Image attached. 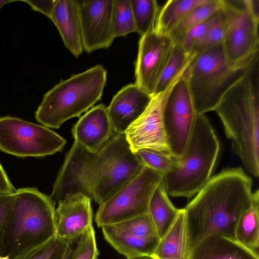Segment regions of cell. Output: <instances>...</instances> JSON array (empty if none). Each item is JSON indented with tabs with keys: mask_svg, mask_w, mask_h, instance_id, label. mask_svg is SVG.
Listing matches in <instances>:
<instances>
[{
	"mask_svg": "<svg viewBox=\"0 0 259 259\" xmlns=\"http://www.w3.org/2000/svg\"><path fill=\"white\" fill-rule=\"evenodd\" d=\"M252 186L241 167L224 169L210 178L184 208L189 253L209 235L235 240L239 219L252 204Z\"/></svg>",
	"mask_w": 259,
	"mask_h": 259,
	"instance_id": "obj_1",
	"label": "cell"
},
{
	"mask_svg": "<svg viewBox=\"0 0 259 259\" xmlns=\"http://www.w3.org/2000/svg\"><path fill=\"white\" fill-rule=\"evenodd\" d=\"M258 58L215 108L232 150L250 175L259 176Z\"/></svg>",
	"mask_w": 259,
	"mask_h": 259,
	"instance_id": "obj_2",
	"label": "cell"
},
{
	"mask_svg": "<svg viewBox=\"0 0 259 259\" xmlns=\"http://www.w3.org/2000/svg\"><path fill=\"white\" fill-rule=\"evenodd\" d=\"M0 237V256L14 259L56 237L55 203L35 188L17 189Z\"/></svg>",
	"mask_w": 259,
	"mask_h": 259,
	"instance_id": "obj_3",
	"label": "cell"
},
{
	"mask_svg": "<svg viewBox=\"0 0 259 259\" xmlns=\"http://www.w3.org/2000/svg\"><path fill=\"white\" fill-rule=\"evenodd\" d=\"M258 53L236 64L230 63L222 43L196 54L186 75L197 115L214 111L225 94L250 69Z\"/></svg>",
	"mask_w": 259,
	"mask_h": 259,
	"instance_id": "obj_4",
	"label": "cell"
},
{
	"mask_svg": "<svg viewBox=\"0 0 259 259\" xmlns=\"http://www.w3.org/2000/svg\"><path fill=\"white\" fill-rule=\"evenodd\" d=\"M220 151V143L207 118L197 115L182 156L164 176L168 195L190 198L196 195L211 178Z\"/></svg>",
	"mask_w": 259,
	"mask_h": 259,
	"instance_id": "obj_5",
	"label": "cell"
},
{
	"mask_svg": "<svg viewBox=\"0 0 259 259\" xmlns=\"http://www.w3.org/2000/svg\"><path fill=\"white\" fill-rule=\"evenodd\" d=\"M121 135L115 134L96 153L74 142L53 186L51 200L55 203L68 196L82 194L100 204L104 182Z\"/></svg>",
	"mask_w": 259,
	"mask_h": 259,
	"instance_id": "obj_6",
	"label": "cell"
},
{
	"mask_svg": "<svg viewBox=\"0 0 259 259\" xmlns=\"http://www.w3.org/2000/svg\"><path fill=\"white\" fill-rule=\"evenodd\" d=\"M106 80V69L97 65L61 81L44 95L35 112L36 120L47 127L59 128L101 100Z\"/></svg>",
	"mask_w": 259,
	"mask_h": 259,
	"instance_id": "obj_7",
	"label": "cell"
},
{
	"mask_svg": "<svg viewBox=\"0 0 259 259\" xmlns=\"http://www.w3.org/2000/svg\"><path fill=\"white\" fill-rule=\"evenodd\" d=\"M163 176L144 166L135 178L99 204L95 218L97 226L102 228L148 213L150 198Z\"/></svg>",
	"mask_w": 259,
	"mask_h": 259,
	"instance_id": "obj_8",
	"label": "cell"
},
{
	"mask_svg": "<svg viewBox=\"0 0 259 259\" xmlns=\"http://www.w3.org/2000/svg\"><path fill=\"white\" fill-rule=\"evenodd\" d=\"M66 142L49 127L17 117L0 118V150L20 157H44L62 150Z\"/></svg>",
	"mask_w": 259,
	"mask_h": 259,
	"instance_id": "obj_9",
	"label": "cell"
},
{
	"mask_svg": "<svg viewBox=\"0 0 259 259\" xmlns=\"http://www.w3.org/2000/svg\"><path fill=\"white\" fill-rule=\"evenodd\" d=\"M186 73L171 89L163 108L164 130L170 154L175 159L182 156L197 116Z\"/></svg>",
	"mask_w": 259,
	"mask_h": 259,
	"instance_id": "obj_10",
	"label": "cell"
},
{
	"mask_svg": "<svg viewBox=\"0 0 259 259\" xmlns=\"http://www.w3.org/2000/svg\"><path fill=\"white\" fill-rule=\"evenodd\" d=\"M225 3L228 19L222 44L229 62L236 64L258 53L259 16L251 11L247 0Z\"/></svg>",
	"mask_w": 259,
	"mask_h": 259,
	"instance_id": "obj_11",
	"label": "cell"
},
{
	"mask_svg": "<svg viewBox=\"0 0 259 259\" xmlns=\"http://www.w3.org/2000/svg\"><path fill=\"white\" fill-rule=\"evenodd\" d=\"M175 83L164 92L152 96L143 113L125 132L126 139L134 152L140 149H148L171 155L163 113L165 102Z\"/></svg>",
	"mask_w": 259,
	"mask_h": 259,
	"instance_id": "obj_12",
	"label": "cell"
},
{
	"mask_svg": "<svg viewBox=\"0 0 259 259\" xmlns=\"http://www.w3.org/2000/svg\"><path fill=\"white\" fill-rule=\"evenodd\" d=\"M175 45L169 35L154 30L141 36L135 65V84L153 96Z\"/></svg>",
	"mask_w": 259,
	"mask_h": 259,
	"instance_id": "obj_13",
	"label": "cell"
},
{
	"mask_svg": "<svg viewBox=\"0 0 259 259\" xmlns=\"http://www.w3.org/2000/svg\"><path fill=\"white\" fill-rule=\"evenodd\" d=\"M83 49L91 53L110 47L115 38L112 24L113 0H77Z\"/></svg>",
	"mask_w": 259,
	"mask_h": 259,
	"instance_id": "obj_14",
	"label": "cell"
},
{
	"mask_svg": "<svg viewBox=\"0 0 259 259\" xmlns=\"http://www.w3.org/2000/svg\"><path fill=\"white\" fill-rule=\"evenodd\" d=\"M91 199L82 194L68 196L58 202L55 210L56 237L76 243L92 225Z\"/></svg>",
	"mask_w": 259,
	"mask_h": 259,
	"instance_id": "obj_15",
	"label": "cell"
},
{
	"mask_svg": "<svg viewBox=\"0 0 259 259\" xmlns=\"http://www.w3.org/2000/svg\"><path fill=\"white\" fill-rule=\"evenodd\" d=\"M152 96L135 83L122 88L113 97L107 107L115 134H123L143 113Z\"/></svg>",
	"mask_w": 259,
	"mask_h": 259,
	"instance_id": "obj_16",
	"label": "cell"
},
{
	"mask_svg": "<svg viewBox=\"0 0 259 259\" xmlns=\"http://www.w3.org/2000/svg\"><path fill=\"white\" fill-rule=\"evenodd\" d=\"M74 142L88 151L96 153L115 134L107 107L97 105L82 116L72 129Z\"/></svg>",
	"mask_w": 259,
	"mask_h": 259,
	"instance_id": "obj_17",
	"label": "cell"
},
{
	"mask_svg": "<svg viewBox=\"0 0 259 259\" xmlns=\"http://www.w3.org/2000/svg\"><path fill=\"white\" fill-rule=\"evenodd\" d=\"M50 19L57 27L65 47L76 57L83 50L77 0H57Z\"/></svg>",
	"mask_w": 259,
	"mask_h": 259,
	"instance_id": "obj_18",
	"label": "cell"
},
{
	"mask_svg": "<svg viewBox=\"0 0 259 259\" xmlns=\"http://www.w3.org/2000/svg\"><path fill=\"white\" fill-rule=\"evenodd\" d=\"M188 259H259V256L235 239L212 235L196 245Z\"/></svg>",
	"mask_w": 259,
	"mask_h": 259,
	"instance_id": "obj_19",
	"label": "cell"
},
{
	"mask_svg": "<svg viewBox=\"0 0 259 259\" xmlns=\"http://www.w3.org/2000/svg\"><path fill=\"white\" fill-rule=\"evenodd\" d=\"M101 228L105 240L126 258L151 257L160 239L140 237L120 231L113 225L105 226Z\"/></svg>",
	"mask_w": 259,
	"mask_h": 259,
	"instance_id": "obj_20",
	"label": "cell"
},
{
	"mask_svg": "<svg viewBox=\"0 0 259 259\" xmlns=\"http://www.w3.org/2000/svg\"><path fill=\"white\" fill-rule=\"evenodd\" d=\"M188 235L184 208L180 209L174 223L159 239L151 257L153 259H188Z\"/></svg>",
	"mask_w": 259,
	"mask_h": 259,
	"instance_id": "obj_21",
	"label": "cell"
},
{
	"mask_svg": "<svg viewBox=\"0 0 259 259\" xmlns=\"http://www.w3.org/2000/svg\"><path fill=\"white\" fill-rule=\"evenodd\" d=\"M180 209L169 200L162 180L152 195L148 206V214L159 238L170 227Z\"/></svg>",
	"mask_w": 259,
	"mask_h": 259,
	"instance_id": "obj_22",
	"label": "cell"
},
{
	"mask_svg": "<svg viewBox=\"0 0 259 259\" xmlns=\"http://www.w3.org/2000/svg\"><path fill=\"white\" fill-rule=\"evenodd\" d=\"M235 240L242 245L258 255L259 191L253 192L250 206L241 215L235 229Z\"/></svg>",
	"mask_w": 259,
	"mask_h": 259,
	"instance_id": "obj_23",
	"label": "cell"
},
{
	"mask_svg": "<svg viewBox=\"0 0 259 259\" xmlns=\"http://www.w3.org/2000/svg\"><path fill=\"white\" fill-rule=\"evenodd\" d=\"M207 0H169L160 9L154 31L169 35L181 20L192 9Z\"/></svg>",
	"mask_w": 259,
	"mask_h": 259,
	"instance_id": "obj_24",
	"label": "cell"
},
{
	"mask_svg": "<svg viewBox=\"0 0 259 259\" xmlns=\"http://www.w3.org/2000/svg\"><path fill=\"white\" fill-rule=\"evenodd\" d=\"M196 55V54L188 53L180 44L175 43L153 96L164 92L182 77Z\"/></svg>",
	"mask_w": 259,
	"mask_h": 259,
	"instance_id": "obj_25",
	"label": "cell"
},
{
	"mask_svg": "<svg viewBox=\"0 0 259 259\" xmlns=\"http://www.w3.org/2000/svg\"><path fill=\"white\" fill-rule=\"evenodd\" d=\"M223 5V0H207L197 6L186 15L169 35L175 43L180 42L189 29L211 17Z\"/></svg>",
	"mask_w": 259,
	"mask_h": 259,
	"instance_id": "obj_26",
	"label": "cell"
},
{
	"mask_svg": "<svg viewBox=\"0 0 259 259\" xmlns=\"http://www.w3.org/2000/svg\"><path fill=\"white\" fill-rule=\"evenodd\" d=\"M138 32L141 36L154 30L160 10L155 0H131Z\"/></svg>",
	"mask_w": 259,
	"mask_h": 259,
	"instance_id": "obj_27",
	"label": "cell"
},
{
	"mask_svg": "<svg viewBox=\"0 0 259 259\" xmlns=\"http://www.w3.org/2000/svg\"><path fill=\"white\" fill-rule=\"evenodd\" d=\"M112 24L115 38L137 32L131 0H113Z\"/></svg>",
	"mask_w": 259,
	"mask_h": 259,
	"instance_id": "obj_28",
	"label": "cell"
},
{
	"mask_svg": "<svg viewBox=\"0 0 259 259\" xmlns=\"http://www.w3.org/2000/svg\"><path fill=\"white\" fill-rule=\"evenodd\" d=\"M227 11L225 0H223V6L214 14L212 21L204 38L196 51V54L207 48L223 42L227 27Z\"/></svg>",
	"mask_w": 259,
	"mask_h": 259,
	"instance_id": "obj_29",
	"label": "cell"
},
{
	"mask_svg": "<svg viewBox=\"0 0 259 259\" xmlns=\"http://www.w3.org/2000/svg\"><path fill=\"white\" fill-rule=\"evenodd\" d=\"M68 243L55 237L44 244L28 250L14 259H62Z\"/></svg>",
	"mask_w": 259,
	"mask_h": 259,
	"instance_id": "obj_30",
	"label": "cell"
},
{
	"mask_svg": "<svg viewBox=\"0 0 259 259\" xmlns=\"http://www.w3.org/2000/svg\"><path fill=\"white\" fill-rule=\"evenodd\" d=\"M111 225L120 231L140 237L159 238L148 213Z\"/></svg>",
	"mask_w": 259,
	"mask_h": 259,
	"instance_id": "obj_31",
	"label": "cell"
},
{
	"mask_svg": "<svg viewBox=\"0 0 259 259\" xmlns=\"http://www.w3.org/2000/svg\"><path fill=\"white\" fill-rule=\"evenodd\" d=\"M135 153L144 166L163 176L173 167L176 163V159L171 155L151 149H140Z\"/></svg>",
	"mask_w": 259,
	"mask_h": 259,
	"instance_id": "obj_32",
	"label": "cell"
},
{
	"mask_svg": "<svg viewBox=\"0 0 259 259\" xmlns=\"http://www.w3.org/2000/svg\"><path fill=\"white\" fill-rule=\"evenodd\" d=\"M213 16L191 28L185 33L180 42L177 43L180 44L188 53L196 54L212 21Z\"/></svg>",
	"mask_w": 259,
	"mask_h": 259,
	"instance_id": "obj_33",
	"label": "cell"
},
{
	"mask_svg": "<svg viewBox=\"0 0 259 259\" xmlns=\"http://www.w3.org/2000/svg\"><path fill=\"white\" fill-rule=\"evenodd\" d=\"M76 243L71 259H97L99 250L93 225L80 237Z\"/></svg>",
	"mask_w": 259,
	"mask_h": 259,
	"instance_id": "obj_34",
	"label": "cell"
},
{
	"mask_svg": "<svg viewBox=\"0 0 259 259\" xmlns=\"http://www.w3.org/2000/svg\"><path fill=\"white\" fill-rule=\"evenodd\" d=\"M14 194H0V237L14 199Z\"/></svg>",
	"mask_w": 259,
	"mask_h": 259,
	"instance_id": "obj_35",
	"label": "cell"
},
{
	"mask_svg": "<svg viewBox=\"0 0 259 259\" xmlns=\"http://www.w3.org/2000/svg\"><path fill=\"white\" fill-rule=\"evenodd\" d=\"M22 1L27 3L32 9L42 13L50 19L57 0Z\"/></svg>",
	"mask_w": 259,
	"mask_h": 259,
	"instance_id": "obj_36",
	"label": "cell"
},
{
	"mask_svg": "<svg viewBox=\"0 0 259 259\" xmlns=\"http://www.w3.org/2000/svg\"><path fill=\"white\" fill-rule=\"evenodd\" d=\"M16 190L0 163V194H14Z\"/></svg>",
	"mask_w": 259,
	"mask_h": 259,
	"instance_id": "obj_37",
	"label": "cell"
},
{
	"mask_svg": "<svg viewBox=\"0 0 259 259\" xmlns=\"http://www.w3.org/2000/svg\"><path fill=\"white\" fill-rule=\"evenodd\" d=\"M73 252V249L71 246V244L68 243L66 251L62 259H71Z\"/></svg>",
	"mask_w": 259,
	"mask_h": 259,
	"instance_id": "obj_38",
	"label": "cell"
},
{
	"mask_svg": "<svg viewBox=\"0 0 259 259\" xmlns=\"http://www.w3.org/2000/svg\"><path fill=\"white\" fill-rule=\"evenodd\" d=\"M14 1L12 0H0V9L7 3L13 2Z\"/></svg>",
	"mask_w": 259,
	"mask_h": 259,
	"instance_id": "obj_39",
	"label": "cell"
},
{
	"mask_svg": "<svg viewBox=\"0 0 259 259\" xmlns=\"http://www.w3.org/2000/svg\"><path fill=\"white\" fill-rule=\"evenodd\" d=\"M126 259H153L151 257H137L134 258H126Z\"/></svg>",
	"mask_w": 259,
	"mask_h": 259,
	"instance_id": "obj_40",
	"label": "cell"
},
{
	"mask_svg": "<svg viewBox=\"0 0 259 259\" xmlns=\"http://www.w3.org/2000/svg\"><path fill=\"white\" fill-rule=\"evenodd\" d=\"M0 259H10L8 256H1Z\"/></svg>",
	"mask_w": 259,
	"mask_h": 259,
	"instance_id": "obj_41",
	"label": "cell"
}]
</instances>
